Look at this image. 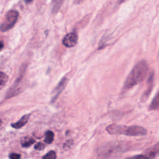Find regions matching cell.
I'll use <instances>...</instances> for the list:
<instances>
[{
    "label": "cell",
    "instance_id": "cell-5",
    "mask_svg": "<svg viewBox=\"0 0 159 159\" xmlns=\"http://www.w3.org/2000/svg\"><path fill=\"white\" fill-rule=\"evenodd\" d=\"M153 78H154V73H153V71H152L148 76V78L147 80V88L143 92L141 97V101L143 102H145L148 99L149 96L152 93V91L153 89Z\"/></svg>",
    "mask_w": 159,
    "mask_h": 159
},
{
    "label": "cell",
    "instance_id": "cell-18",
    "mask_svg": "<svg viewBox=\"0 0 159 159\" xmlns=\"http://www.w3.org/2000/svg\"><path fill=\"white\" fill-rule=\"evenodd\" d=\"M3 47H4V43H3L2 41L0 40V51H1V50H2Z\"/></svg>",
    "mask_w": 159,
    "mask_h": 159
},
{
    "label": "cell",
    "instance_id": "cell-11",
    "mask_svg": "<svg viewBox=\"0 0 159 159\" xmlns=\"http://www.w3.org/2000/svg\"><path fill=\"white\" fill-rule=\"evenodd\" d=\"M54 139V134L51 130H47L45 132V138L44 139V142L50 144L52 143Z\"/></svg>",
    "mask_w": 159,
    "mask_h": 159
},
{
    "label": "cell",
    "instance_id": "cell-3",
    "mask_svg": "<svg viewBox=\"0 0 159 159\" xmlns=\"http://www.w3.org/2000/svg\"><path fill=\"white\" fill-rule=\"evenodd\" d=\"M19 12L17 11H9L5 16L4 21L0 25V30L4 32L12 29L17 22Z\"/></svg>",
    "mask_w": 159,
    "mask_h": 159
},
{
    "label": "cell",
    "instance_id": "cell-13",
    "mask_svg": "<svg viewBox=\"0 0 159 159\" xmlns=\"http://www.w3.org/2000/svg\"><path fill=\"white\" fill-rule=\"evenodd\" d=\"M57 153L54 150H50L45 155L43 156L42 159H56Z\"/></svg>",
    "mask_w": 159,
    "mask_h": 159
},
{
    "label": "cell",
    "instance_id": "cell-9",
    "mask_svg": "<svg viewBox=\"0 0 159 159\" xmlns=\"http://www.w3.org/2000/svg\"><path fill=\"white\" fill-rule=\"evenodd\" d=\"M65 0H52V10L53 13H56L62 6Z\"/></svg>",
    "mask_w": 159,
    "mask_h": 159
},
{
    "label": "cell",
    "instance_id": "cell-14",
    "mask_svg": "<svg viewBox=\"0 0 159 159\" xmlns=\"http://www.w3.org/2000/svg\"><path fill=\"white\" fill-rule=\"evenodd\" d=\"M8 80V76L7 75L2 71H0V85L4 84Z\"/></svg>",
    "mask_w": 159,
    "mask_h": 159
},
{
    "label": "cell",
    "instance_id": "cell-4",
    "mask_svg": "<svg viewBox=\"0 0 159 159\" xmlns=\"http://www.w3.org/2000/svg\"><path fill=\"white\" fill-rule=\"evenodd\" d=\"M78 37L76 32H72L66 34L62 40V43L64 46L68 48H71L75 46L78 42Z\"/></svg>",
    "mask_w": 159,
    "mask_h": 159
},
{
    "label": "cell",
    "instance_id": "cell-2",
    "mask_svg": "<svg viewBox=\"0 0 159 159\" xmlns=\"http://www.w3.org/2000/svg\"><path fill=\"white\" fill-rule=\"evenodd\" d=\"M106 130L111 135H124L127 136H142L147 133L146 129L139 125H129L112 124L106 127Z\"/></svg>",
    "mask_w": 159,
    "mask_h": 159
},
{
    "label": "cell",
    "instance_id": "cell-20",
    "mask_svg": "<svg viewBox=\"0 0 159 159\" xmlns=\"http://www.w3.org/2000/svg\"><path fill=\"white\" fill-rule=\"evenodd\" d=\"M25 1L26 3H30L32 1H33V0H25Z\"/></svg>",
    "mask_w": 159,
    "mask_h": 159
},
{
    "label": "cell",
    "instance_id": "cell-7",
    "mask_svg": "<svg viewBox=\"0 0 159 159\" xmlns=\"http://www.w3.org/2000/svg\"><path fill=\"white\" fill-rule=\"evenodd\" d=\"M158 152V143L156 144V146L153 148L152 150L145 153V154L136 155L132 157L126 158L125 159H153L155 158Z\"/></svg>",
    "mask_w": 159,
    "mask_h": 159
},
{
    "label": "cell",
    "instance_id": "cell-10",
    "mask_svg": "<svg viewBox=\"0 0 159 159\" xmlns=\"http://www.w3.org/2000/svg\"><path fill=\"white\" fill-rule=\"evenodd\" d=\"M158 104H159V100H158V96L157 93L149 106V108H148L149 110L150 111L157 110L158 109Z\"/></svg>",
    "mask_w": 159,
    "mask_h": 159
},
{
    "label": "cell",
    "instance_id": "cell-15",
    "mask_svg": "<svg viewBox=\"0 0 159 159\" xmlns=\"http://www.w3.org/2000/svg\"><path fill=\"white\" fill-rule=\"evenodd\" d=\"M45 146L44 143H43L42 142H38L34 146V148L37 150H42L45 148Z\"/></svg>",
    "mask_w": 159,
    "mask_h": 159
},
{
    "label": "cell",
    "instance_id": "cell-1",
    "mask_svg": "<svg viewBox=\"0 0 159 159\" xmlns=\"http://www.w3.org/2000/svg\"><path fill=\"white\" fill-rule=\"evenodd\" d=\"M148 72V65L146 61H139L132 69L126 78L122 88V92L126 91L143 81Z\"/></svg>",
    "mask_w": 159,
    "mask_h": 159
},
{
    "label": "cell",
    "instance_id": "cell-16",
    "mask_svg": "<svg viewBox=\"0 0 159 159\" xmlns=\"http://www.w3.org/2000/svg\"><path fill=\"white\" fill-rule=\"evenodd\" d=\"M9 158L10 159H20V155L18 153H12L9 155Z\"/></svg>",
    "mask_w": 159,
    "mask_h": 159
},
{
    "label": "cell",
    "instance_id": "cell-8",
    "mask_svg": "<svg viewBox=\"0 0 159 159\" xmlns=\"http://www.w3.org/2000/svg\"><path fill=\"white\" fill-rule=\"evenodd\" d=\"M29 117H30V114H25L17 122L12 124L11 126L14 129H20L27 123L29 119Z\"/></svg>",
    "mask_w": 159,
    "mask_h": 159
},
{
    "label": "cell",
    "instance_id": "cell-6",
    "mask_svg": "<svg viewBox=\"0 0 159 159\" xmlns=\"http://www.w3.org/2000/svg\"><path fill=\"white\" fill-rule=\"evenodd\" d=\"M67 81H68L67 78L66 76H64L59 81V83L56 86L54 90L53 91V95L52 97L51 102H53L58 98V96L60 94V93L62 92V91L65 88L66 84L67 83Z\"/></svg>",
    "mask_w": 159,
    "mask_h": 159
},
{
    "label": "cell",
    "instance_id": "cell-19",
    "mask_svg": "<svg viewBox=\"0 0 159 159\" xmlns=\"http://www.w3.org/2000/svg\"><path fill=\"white\" fill-rule=\"evenodd\" d=\"M127 0H118V2H119V4H122V3H123V2H125Z\"/></svg>",
    "mask_w": 159,
    "mask_h": 159
},
{
    "label": "cell",
    "instance_id": "cell-12",
    "mask_svg": "<svg viewBox=\"0 0 159 159\" xmlns=\"http://www.w3.org/2000/svg\"><path fill=\"white\" fill-rule=\"evenodd\" d=\"M35 142V140L32 138H25L22 140L21 145L23 147H29L32 145Z\"/></svg>",
    "mask_w": 159,
    "mask_h": 159
},
{
    "label": "cell",
    "instance_id": "cell-21",
    "mask_svg": "<svg viewBox=\"0 0 159 159\" xmlns=\"http://www.w3.org/2000/svg\"><path fill=\"white\" fill-rule=\"evenodd\" d=\"M1 124H2V120H0V125H1Z\"/></svg>",
    "mask_w": 159,
    "mask_h": 159
},
{
    "label": "cell",
    "instance_id": "cell-17",
    "mask_svg": "<svg viewBox=\"0 0 159 159\" xmlns=\"http://www.w3.org/2000/svg\"><path fill=\"white\" fill-rule=\"evenodd\" d=\"M84 0H74V3L76 4H79L81 2H83Z\"/></svg>",
    "mask_w": 159,
    "mask_h": 159
}]
</instances>
